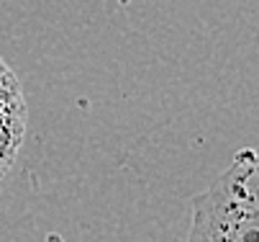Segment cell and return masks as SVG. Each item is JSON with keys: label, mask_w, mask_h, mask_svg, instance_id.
<instances>
[{"label": "cell", "mask_w": 259, "mask_h": 242, "mask_svg": "<svg viewBox=\"0 0 259 242\" xmlns=\"http://www.w3.org/2000/svg\"><path fill=\"white\" fill-rule=\"evenodd\" d=\"M28 129L26 93L13 67L0 57V181L13 170Z\"/></svg>", "instance_id": "7a4b0ae2"}, {"label": "cell", "mask_w": 259, "mask_h": 242, "mask_svg": "<svg viewBox=\"0 0 259 242\" xmlns=\"http://www.w3.org/2000/svg\"><path fill=\"white\" fill-rule=\"evenodd\" d=\"M188 242H259V147H244L193 198Z\"/></svg>", "instance_id": "6da1fadb"}, {"label": "cell", "mask_w": 259, "mask_h": 242, "mask_svg": "<svg viewBox=\"0 0 259 242\" xmlns=\"http://www.w3.org/2000/svg\"><path fill=\"white\" fill-rule=\"evenodd\" d=\"M121 3H128V0H121Z\"/></svg>", "instance_id": "3957f363"}]
</instances>
